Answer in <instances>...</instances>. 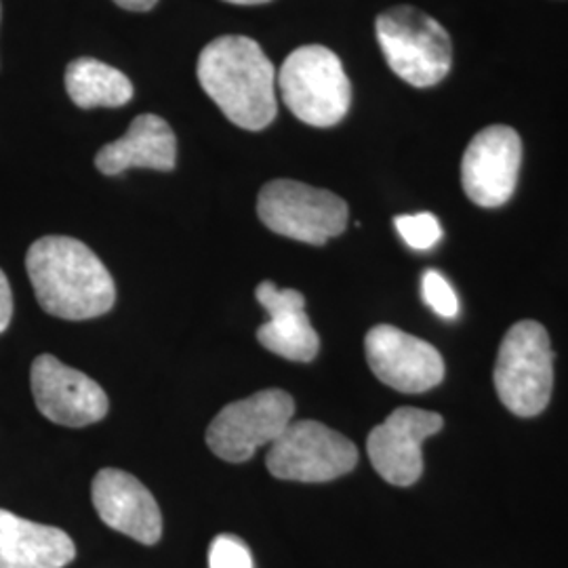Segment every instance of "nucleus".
Instances as JSON below:
<instances>
[{"label":"nucleus","mask_w":568,"mask_h":568,"mask_svg":"<svg viewBox=\"0 0 568 568\" xmlns=\"http://www.w3.org/2000/svg\"><path fill=\"white\" fill-rule=\"evenodd\" d=\"M443 426L445 419L438 413L400 406L368 434V459L389 485L410 487L424 474L422 445Z\"/></svg>","instance_id":"9"},{"label":"nucleus","mask_w":568,"mask_h":568,"mask_svg":"<svg viewBox=\"0 0 568 568\" xmlns=\"http://www.w3.org/2000/svg\"><path fill=\"white\" fill-rule=\"evenodd\" d=\"M91 499L108 527L143 546H154L163 537L161 508L133 474L116 467L100 469L91 485Z\"/></svg>","instance_id":"13"},{"label":"nucleus","mask_w":568,"mask_h":568,"mask_svg":"<svg viewBox=\"0 0 568 568\" xmlns=\"http://www.w3.org/2000/svg\"><path fill=\"white\" fill-rule=\"evenodd\" d=\"M199 81L225 119L262 131L276 119V70L264 49L246 37H220L199 58Z\"/></svg>","instance_id":"2"},{"label":"nucleus","mask_w":568,"mask_h":568,"mask_svg":"<svg viewBox=\"0 0 568 568\" xmlns=\"http://www.w3.org/2000/svg\"><path fill=\"white\" fill-rule=\"evenodd\" d=\"M13 318V293L4 272L0 270V333H4Z\"/></svg>","instance_id":"21"},{"label":"nucleus","mask_w":568,"mask_h":568,"mask_svg":"<svg viewBox=\"0 0 568 568\" xmlns=\"http://www.w3.org/2000/svg\"><path fill=\"white\" fill-rule=\"evenodd\" d=\"M26 270L42 310L63 321L98 318L116 302L108 267L77 239H39L28 248Z\"/></svg>","instance_id":"1"},{"label":"nucleus","mask_w":568,"mask_h":568,"mask_svg":"<svg viewBox=\"0 0 568 568\" xmlns=\"http://www.w3.org/2000/svg\"><path fill=\"white\" fill-rule=\"evenodd\" d=\"M119 7L126 9V11H133V13H145L150 9L156 7L159 0H114Z\"/></svg>","instance_id":"22"},{"label":"nucleus","mask_w":568,"mask_h":568,"mask_svg":"<svg viewBox=\"0 0 568 568\" xmlns=\"http://www.w3.org/2000/svg\"><path fill=\"white\" fill-rule=\"evenodd\" d=\"M232 4H262V2H270V0H225Z\"/></svg>","instance_id":"23"},{"label":"nucleus","mask_w":568,"mask_h":568,"mask_svg":"<svg viewBox=\"0 0 568 568\" xmlns=\"http://www.w3.org/2000/svg\"><path fill=\"white\" fill-rule=\"evenodd\" d=\"M255 295L270 314V321L257 328L260 344L286 361H314L321 339L305 314L304 295L295 288H278L270 281L260 284Z\"/></svg>","instance_id":"14"},{"label":"nucleus","mask_w":568,"mask_h":568,"mask_svg":"<svg viewBox=\"0 0 568 568\" xmlns=\"http://www.w3.org/2000/svg\"><path fill=\"white\" fill-rule=\"evenodd\" d=\"M358 464V448L321 422H291L267 450L265 466L278 480L328 483Z\"/></svg>","instance_id":"7"},{"label":"nucleus","mask_w":568,"mask_h":568,"mask_svg":"<svg viewBox=\"0 0 568 568\" xmlns=\"http://www.w3.org/2000/svg\"><path fill=\"white\" fill-rule=\"evenodd\" d=\"M295 400L284 389H264L225 405L206 429V445L224 462H248L257 448L281 438L293 422Z\"/></svg>","instance_id":"8"},{"label":"nucleus","mask_w":568,"mask_h":568,"mask_svg":"<svg viewBox=\"0 0 568 568\" xmlns=\"http://www.w3.org/2000/svg\"><path fill=\"white\" fill-rule=\"evenodd\" d=\"M366 363L375 377L398 392L422 394L440 386L445 361L434 345L392 325L371 328L365 337Z\"/></svg>","instance_id":"10"},{"label":"nucleus","mask_w":568,"mask_h":568,"mask_svg":"<svg viewBox=\"0 0 568 568\" xmlns=\"http://www.w3.org/2000/svg\"><path fill=\"white\" fill-rule=\"evenodd\" d=\"M65 91L84 110L121 108L133 98V84L121 70L93 58H81L68 65Z\"/></svg>","instance_id":"17"},{"label":"nucleus","mask_w":568,"mask_h":568,"mask_svg":"<svg viewBox=\"0 0 568 568\" xmlns=\"http://www.w3.org/2000/svg\"><path fill=\"white\" fill-rule=\"evenodd\" d=\"M74 556V541L61 528L0 509V568H63Z\"/></svg>","instance_id":"16"},{"label":"nucleus","mask_w":568,"mask_h":568,"mask_svg":"<svg viewBox=\"0 0 568 568\" xmlns=\"http://www.w3.org/2000/svg\"><path fill=\"white\" fill-rule=\"evenodd\" d=\"M34 403L42 415L65 427H84L102 422L110 408L98 382L81 371L63 365L51 354H41L30 371Z\"/></svg>","instance_id":"12"},{"label":"nucleus","mask_w":568,"mask_h":568,"mask_svg":"<svg viewBox=\"0 0 568 568\" xmlns=\"http://www.w3.org/2000/svg\"><path fill=\"white\" fill-rule=\"evenodd\" d=\"M375 30L387 65L408 84L419 89L434 87L450 72V37L422 9L392 7L377 18Z\"/></svg>","instance_id":"3"},{"label":"nucleus","mask_w":568,"mask_h":568,"mask_svg":"<svg viewBox=\"0 0 568 568\" xmlns=\"http://www.w3.org/2000/svg\"><path fill=\"white\" fill-rule=\"evenodd\" d=\"M554 387V352L546 326L520 321L501 342L495 365V389L518 417L546 410Z\"/></svg>","instance_id":"5"},{"label":"nucleus","mask_w":568,"mask_h":568,"mask_svg":"<svg viewBox=\"0 0 568 568\" xmlns=\"http://www.w3.org/2000/svg\"><path fill=\"white\" fill-rule=\"evenodd\" d=\"M523 163L520 135L506 124H493L476 133L462 163L464 192L471 203L495 209L508 203Z\"/></svg>","instance_id":"11"},{"label":"nucleus","mask_w":568,"mask_h":568,"mask_svg":"<svg viewBox=\"0 0 568 568\" xmlns=\"http://www.w3.org/2000/svg\"><path fill=\"white\" fill-rule=\"evenodd\" d=\"M178 163V140L169 122L156 114H140L121 140L103 145L95 166L103 175H121L126 169L173 171Z\"/></svg>","instance_id":"15"},{"label":"nucleus","mask_w":568,"mask_h":568,"mask_svg":"<svg viewBox=\"0 0 568 568\" xmlns=\"http://www.w3.org/2000/svg\"><path fill=\"white\" fill-rule=\"evenodd\" d=\"M276 82L286 108L318 129L344 121L352 103V84L342 60L321 44L295 49L284 60Z\"/></svg>","instance_id":"4"},{"label":"nucleus","mask_w":568,"mask_h":568,"mask_svg":"<svg viewBox=\"0 0 568 568\" xmlns=\"http://www.w3.org/2000/svg\"><path fill=\"white\" fill-rule=\"evenodd\" d=\"M257 215L272 232L300 241L325 244L347 225V204L337 194L293 180L265 183L257 199Z\"/></svg>","instance_id":"6"},{"label":"nucleus","mask_w":568,"mask_h":568,"mask_svg":"<svg viewBox=\"0 0 568 568\" xmlns=\"http://www.w3.org/2000/svg\"><path fill=\"white\" fill-rule=\"evenodd\" d=\"M394 225L403 236V241L415 251H429L443 239V225L432 213L398 215L394 220Z\"/></svg>","instance_id":"18"},{"label":"nucleus","mask_w":568,"mask_h":568,"mask_svg":"<svg viewBox=\"0 0 568 568\" xmlns=\"http://www.w3.org/2000/svg\"><path fill=\"white\" fill-rule=\"evenodd\" d=\"M422 295L426 304L443 318H455L459 312V302L448 284L447 278L438 270H426L422 278Z\"/></svg>","instance_id":"19"},{"label":"nucleus","mask_w":568,"mask_h":568,"mask_svg":"<svg viewBox=\"0 0 568 568\" xmlns=\"http://www.w3.org/2000/svg\"><path fill=\"white\" fill-rule=\"evenodd\" d=\"M209 568H253L251 549L234 535H217L209 548Z\"/></svg>","instance_id":"20"}]
</instances>
